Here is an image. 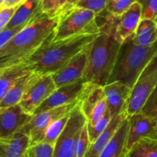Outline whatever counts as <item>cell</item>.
<instances>
[{
    "label": "cell",
    "mask_w": 157,
    "mask_h": 157,
    "mask_svg": "<svg viewBox=\"0 0 157 157\" xmlns=\"http://www.w3.org/2000/svg\"><path fill=\"white\" fill-rule=\"evenodd\" d=\"M58 16L43 14L16 34L0 49V69L27 62L54 34Z\"/></svg>",
    "instance_id": "obj_1"
},
{
    "label": "cell",
    "mask_w": 157,
    "mask_h": 157,
    "mask_svg": "<svg viewBox=\"0 0 157 157\" xmlns=\"http://www.w3.org/2000/svg\"><path fill=\"white\" fill-rule=\"evenodd\" d=\"M98 35H76L58 41H52V35L34 52L28 62L38 75H52L90 44Z\"/></svg>",
    "instance_id": "obj_2"
},
{
    "label": "cell",
    "mask_w": 157,
    "mask_h": 157,
    "mask_svg": "<svg viewBox=\"0 0 157 157\" xmlns=\"http://www.w3.org/2000/svg\"><path fill=\"white\" fill-rule=\"evenodd\" d=\"M122 43L104 33L89 45L88 58L83 79L87 83L104 86L108 83Z\"/></svg>",
    "instance_id": "obj_3"
},
{
    "label": "cell",
    "mask_w": 157,
    "mask_h": 157,
    "mask_svg": "<svg viewBox=\"0 0 157 157\" xmlns=\"http://www.w3.org/2000/svg\"><path fill=\"white\" fill-rule=\"evenodd\" d=\"M156 52L157 42L150 47H144L135 45L130 37L127 38L121 45L108 83L121 82L132 89Z\"/></svg>",
    "instance_id": "obj_4"
},
{
    "label": "cell",
    "mask_w": 157,
    "mask_h": 157,
    "mask_svg": "<svg viewBox=\"0 0 157 157\" xmlns=\"http://www.w3.org/2000/svg\"><path fill=\"white\" fill-rule=\"evenodd\" d=\"M101 33L96 14L88 9L75 8L58 16V22L54 31L52 41H58L71 36L98 35Z\"/></svg>",
    "instance_id": "obj_5"
},
{
    "label": "cell",
    "mask_w": 157,
    "mask_h": 157,
    "mask_svg": "<svg viewBox=\"0 0 157 157\" xmlns=\"http://www.w3.org/2000/svg\"><path fill=\"white\" fill-rule=\"evenodd\" d=\"M96 17L104 18L99 24L101 33L113 37L121 43L131 37L142 19V8L139 2H135L121 15H112L105 10Z\"/></svg>",
    "instance_id": "obj_6"
},
{
    "label": "cell",
    "mask_w": 157,
    "mask_h": 157,
    "mask_svg": "<svg viewBox=\"0 0 157 157\" xmlns=\"http://www.w3.org/2000/svg\"><path fill=\"white\" fill-rule=\"evenodd\" d=\"M157 84V52L144 69L131 89L127 104V116L141 112Z\"/></svg>",
    "instance_id": "obj_7"
},
{
    "label": "cell",
    "mask_w": 157,
    "mask_h": 157,
    "mask_svg": "<svg viewBox=\"0 0 157 157\" xmlns=\"http://www.w3.org/2000/svg\"><path fill=\"white\" fill-rule=\"evenodd\" d=\"M80 101L81 100H78L32 115V119L21 129L29 135L30 146L41 143L49 126L56 120L71 113Z\"/></svg>",
    "instance_id": "obj_8"
},
{
    "label": "cell",
    "mask_w": 157,
    "mask_h": 157,
    "mask_svg": "<svg viewBox=\"0 0 157 157\" xmlns=\"http://www.w3.org/2000/svg\"><path fill=\"white\" fill-rule=\"evenodd\" d=\"M96 86H98L87 83L84 79H81L77 83L58 88L37 108L33 115H37L48 109L69 104L78 100H83Z\"/></svg>",
    "instance_id": "obj_9"
},
{
    "label": "cell",
    "mask_w": 157,
    "mask_h": 157,
    "mask_svg": "<svg viewBox=\"0 0 157 157\" xmlns=\"http://www.w3.org/2000/svg\"><path fill=\"white\" fill-rule=\"evenodd\" d=\"M56 89V85L52 74H38L28 87L18 104L25 112L33 115L37 108L47 99Z\"/></svg>",
    "instance_id": "obj_10"
},
{
    "label": "cell",
    "mask_w": 157,
    "mask_h": 157,
    "mask_svg": "<svg viewBox=\"0 0 157 157\" xmlns=\"http://www.w3.org/2000/svg\"><path fill=\"white\" fill-rule=\"evenodd\" d=\"M87 122L81 109V100L71 112L64 130L55 144L54 157H73V143L77 134Z\"/></svg>",
    "instance_id": "obj_11"
},
{
    "label": "cell",
    "mask_w": 157,
    "mask_h": 157,
    "mask_svg": "<svg viewBox=\"0 0 157 157\" xmlns=\"http://www.w3.org/2000/svg\"><path fill=\"white\" fill-rule=\"evenodd\" d=\"M128 117L129 128L126 142V150L128 152L140 140L144 139H157V120L142 112Z\"/></svg>",
    "instance_id": "obj_12"
},
{
    "label": "cell",
    "mask_w": 157,
    "mask_h": 157,
    "mask_svg": "<svg viewBox=\"0 0 157 157\" xmlns=\"http://www.w3.org/2000/svg\"><path fill=\"white\" fill-rule=\"evenodd\" d=\"M90 45V44H89ZM89 45L74 56L65 66L52 74L57 89L83 79L88 58Z\"/></svg>",
    "instance_id": "obj_13"
},
{
    "label": "cell",
    "mask_w": 157,
    "mask_h": 157,
    "mask_svg": "<svg viewBox=\"0 0 157 157\" xmlns=\"http://www.w3.org/2000/svg\"><path fill=\"white\" fill-rule=\"evenodd\" d=\"M19 104L0 108V138L9 137L21 130L32 118Z\"/></svg>",
    "instance_id": "obj_14"
},
{
    "label": "cell",
    "mask_w": 157,
    "mask_h": 157,
    "mask_svg": "<svg viewBox=\"0 0 157 157\" xmlns=\"http://www.w3.org/2000/svg\"><path fill=\"white\" fill-rule=\"evenodd\" d=\"M107 100V109L113 118L126 112L131 88L121 82H113L103 86Z\"/></svg>",
    "instance_id": "obj_15"
},
{
    "label": "cell",
    "mask_w": 157,
    "mask_h": 157,
    "mask_svg": "<svg viewBox=\"0 0 157 157\" xmlns=\"http://www.w3.org/2000/svg\"><path fill=\"white\" fill-rule=\"evenodd\" d=\"M30 146V138L19 130L6 138H0V157H25Z\"/></svg>",
    "instance_id": "obj_16"
},
{
    "label": "cell",
    "mask_w": 157,
    "mask_h": 157,
    "mask_svg": "<svg viewBox=\"0 0 157 157\" xmlns=\"http://www.w3.org/2000/svg\"><path fill=\"white\" fill-rule=\"evenodd\" d=\"M44 14L42 10V2L39 0H26L23 4L18 6L17 10L6 29H12L24 24H29Z\"/></svg>",
    "instance_id": "obj_17"
},
{
    "label": "cell",
    "mask_w": 157,
    "mask_h": 157,
    "mask_svg": "<svg viewBox=\"0 0 157 157\" xmlns=\"http://www.w3.org/2000/svg\"><path fill=\"white\" fill-rule=\"evenodd\" d=\"M127 117V115L126 112L113 116L105 130L93 143L90 145L84 157H99L115 132L119 129L121 123Z\"/></svg>",
    "instance_id": "obj_18"
},
{
    "label": "cell",
    "mask_w": 157,
    "mask_h": 157,
    "mask_svg": "<svg viewBox=\"0 0 157 157\" xmlns=\"http://www.w3.org/2000/svg\"><path fill=\"white\" fill-rule=\"evenodd\" d=\"M32 72L33 66L28 61L0 69V101L20 78Z\"/></svg>",
    "instance_id": "obj_19"
},
{
    "label": "cell",
    "mask_w": 157,
    "mask_h": 157,
    "mask_svg": "<svg viewBox=\"0 0 157 157\" xmlns=\"http://www.w3.org/2000/svg\"><path fill=\"white\" fill-rule=\"evenodd\" d=\"M128 128L129 120L128 117H127L99 157H126L127 154L126 142Z\"/></svg>",
    "instance_id": "obj_20"
},
{
    "label": "cell",
    "mask_w": 157,
    "mask_h": 157,
    "mask_svg": "<svg viewBox=\"0 0 157 157\" xmlns=\"http://www.w3.org/2000/svg\"><path fill=\"white\" fill-rule=\"evenodd\" d=\"M38 74L35 72H29L20 78L0 101V108H7L18 104L22 99L28 87Z\"/></svg>",
    "instance_id": "obj_21"
},
{
    "label": "cell",
    "mask_w": 157,
    "mask_h": 157,
    "mask_svg": "<svg viewBox=\"0 0 157 157\" xmlns=\"http://www.w3.org/2000/svg\"><path fill=\"white\" fill-rule=\"evenodd\" d=\"M130 38L136 46H152L157 42V24L153 20L141 19Z\"/></svg>",
    "instance_id": "obj_22"
},
{
    "label": "cell",
    "mask_w": 157,
    "mask_h": 157,
    "mask_svg": "<svg viewBox=\"0 0 157 157\" xmlns=\"http://www.w3.org/2000/svg\"><path fill=\"white\" fill-rule=\"evenodd\" d=\"M126 157H157V139L140 140L127 152Z\"/></svg>",
    "instance_id": "obj_23"
},
{
    "label": "cell",
    "mask_w": 157,
    "mask_h": 157,
    "mask_svg": "<svg viewBox=\"0 0 157 157\" xmlns=\"http://www.w3.org/2000/svg\"><path fill=\"white\" fill-rule=\"evenodd\" d=\"M105 97L103 86H96L81 100V109L87 119L91 115L92 111L101 99Z\"/></svg>",
    "instance_id": "obj_24"
},
{
    "label": "cell",
    "mask_w": 157,
    "mask_h": 157,
    "mask_svg": "<svg viewBox=\"0 0 157 157\" xmlns=\"http://www.w3.org/2000/svg\"><path fill=\"white\" fill-rule=\"evenodd\" d=\"M72 112V111H71ZM70 114H67L64 116L61 117L59 119L56 120L55 123H52L48 129H47L45 133V136H44V139L42 142L47 143H51V144H55L56 141L58 140V137L61 135L62 131L64 130V127H65L66 124H67V121L70 117Z\"/></svg>",
    "instance_id": "obj_25"
},
{
    "label": "cell",
    "mask_w": 157,
    "mask_h": 157,
    "mask_svg": "<svg viewBox=\"0 0 157 157\" xmlns=\"http://www.w3.org/2000/svg\"><path fill=\"white\" fill-rule=\"evenodd\" d=\"M54 151L55 144L41 142L29 146L25 157H54Z\"/></svg>",
    "instance_id": "obj_26"
},
{
    "label": "cell",
    "mask_w": 157,
    "mask_h": 157,
    "mask_svg": "<svg viewBox=\"0 0 157 157\" xmlns=\"http://www.w3.org/2000/svg\"><path fill=\"white\" fill-rule=\"evenodd\" d=\"M111 119L112 117L111 115H110V112H109L108 109H107L106 113L104 114V116L102 117V119H101V120H99L94 126H87V131H88V135L89 139H90V144L93 143L101 135V134L105 130L106 128L108 126Z\"/></svg>",
    "instance_id": "obj_27"
},
{
    "label": "cell",
    "mask_w": 157,
    "mask_h": 157,
    "mask_svg": "<svg viewBox=\"0 0 157 157\" xmlns=\"http://www.w3.org/2000/svg\"><path fill=\"white\" fill-rule=\"evenodd\" d=\"M138 0H110L106 10L112 15L119 16L127 12Z\"/></svg>",
    "instance_id": "obj_28"
},
{
    "label": "cell",
    "mask_w": 157,
    "mask_h": 157,
    "mask_svg": "<svg viewBox=\"0 0 157 157\" xmlns=\"http://www.w3.org/2000/svg\"><path fill=\"white\" fill-rule=\"evenodd\" d=\"M110 0H81L75 8L88 9L96 14V16L107 9Z\"/></svg>",
    "instance_id": "obj_29"
},
{
    "label": "cell",
    "mask_w": 157,
    "mask_h": 157,
    "mask_svg": "<svg viewBox=\"0 0 157 157\" xmlns=\"http://www.w3.org/2000/svg\"><path fill=\"white\" fill-rule=\"evenodd\" d=\"M142 8V19H150L157 24V0H138Z\"/></svg>",
    "instance_id": "obj_30"
},
{
    "label": "cell",
    "mask_w": 157,
    "mask_h": 157,
    "mask_svg": "<svg viewBox=\"0 0 157 157\" xmlns=\"http://www.w3.org/2000/svg\"><path fill=\"white\" fill-rule=\"evenodd\" d=\"M140 112L157 120V84L147 99Z\"/></svg>",
    "instance_id": "obj_31"
},
{
    "label": "cell",
    "mask_w": 157,
    "mask_h": 157,
    "mask_svg": "<svg viewBox=\"0 0 157 157\" xmlns=\"http://www.w3.org/2000/svg\"><path fill=\"white\" fill-rule=\"evenodd\" d=\"M107 110V100H106V97H104L103 99H101L98 103V105L95 106L94 110L92 111L91 115H90V116L87 119V126H94L99 120H101L102 119V117L106 113Z\"/></svg>",
    "instance_id": "obj_32"
},
{
    "label": "cell",
    "mask_w": 157,
    "mask_h": 157,
    "mask_svg": "<svg viewBox=\"0 0 157 157\" xmlns=\"http://www.w3.org/2000/svg\"><path fill=\"white\" fill-rule=\"evenodd\" d=\"M87 123L84 124L82 130H81V135H80L79 143L78 146V152H77V157H84V154L88 149L90 145V139H89L88 131H87Z\"/></svg>",
    "instance_id": "obj_33"
},
{
    "label": "cell",
    "mask_w": 157,
    "mask_h": 157,
    "mask_svg": "<svg viewBox=\"0 0 157 157\" xmlns=\"http://www.w3.org/2000/svg\"><path fill=\"white\" fill-rule=\"evenodd\" d=\"M29 24L21 25V26L12 28V29H5L4 30L0 32V49L4 47L18 32H19L21 29H24Z\"/></svg>",
    "instance_id": "obj_34"
},
{
    "label": "cell",
    "mask_w": 157,
    "mask_h": 157,
    "mask_svg": "<svg viewBox=\"0 0 157 157\" xmlns=\"http://www.w3.org/2000/svg\"><path fill=\"white\" fill-rule=\"evenodd\" d=\"M61 0H44L42 2V10L48 16L55 17L59 8Z\"/></svg>",
    "instance_id": "obj_35"
},
{
    "label": "cell",
    "mask_w": 157,
    "mask_h": 157,
    "mask_svg": "<svg viewBox=\"0 0 157 157\" xmlns=\"http://www.w3.org/2000/svg\"><path fill=\"white\" fill-rule=\"evenodd\" d=\"M18 8V7L4 9L0 11V32L6 29V26L9 22V21L13 16Z\"/></svg>",
    "instance_id": "obj_36"
},
{
    "label": "cell",
    "mask_w": 157,
    "mask_h": 157,
    "mask_svg": "<svg viewBox=\"0 0 157 157\" xmlns=\"http://www.w3.org/2000/svg\"><path fill=\"white\" fill-rule=\"evenodd\" d=\"M80 1L81 0H67V2L58 9V12L55 14V16H60V15H64L67 12H70L71 10L76 7Z\"/></svg>",
    "instance_id": "obj_37"
},
{
    "label": "cell",
    "mask_w": 157,
    "mask_h": 157,
    "mask_svg": "<svg viewBox=\"0 0 157 157\" xmlns=\"http://www.w3.org/2000/svg\"><path fill=\"white\" fill-rule=\"evenodd\" d=\"M26 0H5L4 3L2 6L1 9H9V8H14L20 6L21 4L25 2Z\"/></svg>",
    "instance_id": "obj_38"
},
{
    "label": "cell",
    "mask_w": 157,
    "mask_h": 157,
    "mask_svg": "<svg viewBox=\"0 0 157 157\" xmlns=\"http://www.w3.org/2000/svg\"><path fill=\"white\" fill-rule=\"evenodd\" d=\"M5 0H0V8L2 7V4L4 3Z\"/></svg>",
    "instance_id": "obj_39"
},
{
    "label": "cell",
    "mask_w": 157,
    "mask_h": 157,
    "mask_svg": "<svg viewBox=\"0 0 157 157\" xmlns=\"http://www.w3.org/2000/svg\"><path fill=\"white\" fill-rule=\"evenodd\" d=\"M39 1H41V2H43V1H44V0H39Z\"/></svg>",
    "instance_id": "obj_40"
},
{
    "label": "cell",
    "mask_w": 157,
    "mask_h": 157,
    "mask_svg": "<svg viewBox=\"0 0 157 157\" xmlns=\"http://www.w3.org/2000/svg\"><path fill=\"white\" fill-rule=\"evenodd\" d=\"M2 10V9H1V8H0V11H1Z\"/></svg>",
    "instance_id": "obj_41"
}]
</instances>
